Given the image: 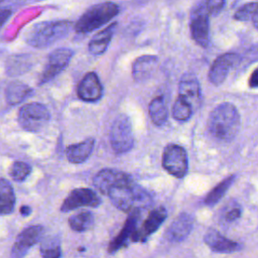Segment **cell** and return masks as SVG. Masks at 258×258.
I'll return each instance as SVG.
<instances>
[{"mask_svg": "<svg viewBox=\"0 0 258 258\" xmlns=\"http://www.w3.org/2000/svg\"><path fill=\"white\" fill-rule=\"evenodd\" d=\"M240 128V114L232 103L218 105L210 114L208 129L214 139L219 142H230Z\"/></svg>", "mask_w": 258, "mask_h": 258, "instance_id": "1", "label": "cell"}, {"mask_svg": "<svg viewBox=\"0 0 258 258\" xmlns=\"http://www.w3.org/2000/svg\"><path fill=\"white\" fill-rule=\"evenodd\" d=\"M108 197L117 209L128 213L149 208L153 203L150 194L134 181L114 187Z\"/></svg>", "mask_w": 258, "mask_h": 258, "instance_id": "2", "label": "cell"}, {"mask_svg": "<svg viewBox=\"0 0 258 258\" xmlns=\"http://www.w3.org/2000/svg\"><path fill=\"white\" fill-rule=\"evenodd\" d=\"M72 26L69 20L38 22L27 32L26 42L36 48H45L68 36Z\"/></svg>", "mask_w": 258, "mask_h": 258, "instance_id": "3", "label": "cell"}, {"mask_svg": "<svg viewBox=\"0 0 258 258\" xmlns=\"http://www.w3.org/2000/svg\"><path fill=\"white\" fill-rule=\"evenodd\" d=\"M120 11L113 2H102L91 6L76 22L75 30L80 34H87L113 19Z\"/></svg>", "mask_w": 258, "mask_h": 258, "instance_id": "4", "label": "cell"}, {"mask_svg": "<svg viewBox=\"0 0 258 258\" xmlns=\"http://www.w3.org/2000/svg\"><path fill=\"white\" fill-rule=\"evenodd\" d=\"M110 143L117 154L130 151L134 146V136L129 117L125 114L118 115L110 130Z\"/></svg>", "mask_w": 258, "mask_h": 258, "instance_id": "5", "label": "cell"}, {"mask_svg": "<svg viewBox=\"0 0 258 258\" xmlns=\"http://www.w3.org/2000/svg\"><path fill=\"white\" fill-rule=\"evenodd\" d=\"M50 119L47 108L37 102L23 105L18 112V123L22 129L29 132H38L46 126Z\"/></svg>", "mask_w": 258, "mask_h": 258, "instance_id": "6", "label": "cell"}, {"mask_svg": "<svg viewBox=\"0 0 258 258\" xmlns=\"http://www.w3.org/2000/svg\"><path fill=\"white\" fill-rule=\"evenodd\" d=\"M206 1L197 3L190 12L189 29L191 38L202 47H207L210 42V21Z\"/></svg>", "mask_w": 258, "mask_h": 258, "instance_id": "7", "label": "cell"}, {"mask_svg": "<svg viewBox=\"0 0 258 258\" xmlns=\"http://www.w3.org/2000/svg\"><path fill=\"white\" fill-rule=\"evenodd\" d=\"M162 166L174 177H183L188 169V158L185 149L177 144L166 145L162 154Z\"/></svg>", "mask_w": 258, "mask_h": 258, "instance_id": "8", "label": "cell"}, {"mask_svg": "<svg viewBox=\"0 0 258 258\" xmlns=\"http://www.w3.org/2000/svg\"><path fill=\"white\" fill-rule=\"evenodd\" d=\"M73 53V50L67 47H60L52 50L47 55V60L39 78V85L49 82L61 73L68 67Z\"/></svg>", "mask_w": 258, "mask_h": 258, "instance_id": "9", "label": "cell"}, {"mask_svg": "<svg viewBox=\"0 0 258 258\" xmlns=\"http://www.w3.org/2000/svg\"><path fill=\"white\" fill-rule=\"evenodd\" d=\"M101 202L100 197L93 189L79 187L70 191L60 206V211L67 213L81 207L97 208L101 205Z\"/></svg>", "mask_w": 258, "mask_h": 258, "instance_id": "10", "label": "cell"}, {"mask_svg": "<svg viewBox=\"0 0 258 258\" xmlns=\"http://www.w3.org/2000/svg\"><path fill=\"white\" fill-rule=\"evenodd\" d=\"M133 181L129 174L113 169V168H103L94 177V186L103 195L109 194L111 189L119 185H123Z\"/></svg>", "mask_w": 258, "mask_h": 258, "instance_id": "11", "label": "cell"}, {"mask_svg": "<svg viewBox=\"0 0 258 258\" xmlns=\"http://www.w3.org/2000/svg\"><path fill=\"white\" fill-rule=\"evenodd\" d=\"M178 97L186 102L194 111L202 103V92L198 78L191 73H185L179 80Z\"/></svg>", "mask_w": 258, "mask_h": 258, "instance_id": "12", "label": "cell"}, {"mask_svg": "<svg viewBox=\"0 0 258 258\" xmlns=\"http://www.w3.org/2000/svg\"><path fill=\"white\" fill-rule=\"evenodd\" d=\"M43 227L40 225L29 226L16 238L12 249L11 258H23L31 246L36 244L42 237Z\"/></svg>", "mask_w": 258, "mask_h": 258, "instance_id": "13", "label": "cell"}, {"mask_svg": "<svg viewBox=\"0 0 258 258\" xmlns=\"http://www.w3.org/2000/svg\"><path fill=\"white\" fill-rule=\"evenodd\" d=\"M167 217V212L164 207H158L152 210L143 224L137 228L135 233L133 234L131 240L133 242H144L147 238L156 232L158 228L163 224Z\"/></svg>", "mask_w": 258, "mask_h": 258, "instance_id": "14", "label": "cell"}, {"mask_svg": "<svg viewBox=\"0 0 258 258\" xmlns=\"http://www.w3.org/2000/svg\"><path fill=\"white\" fill-rule=\"evenodd\" d=\"M239 61V55L234 52H227L218 56L210 71L209 80L215 86H220L226 80L229 72L234 68V66Z\"/></svg>", "mask_w": 258, "mask_h": 258, "instance_id": "15", "label": "cell"}, {"mask_svg": "<svg viewBox=\"0 0 258 258\" xmlns=\"http://www.w3.org/2000/svg\"><path fill=\"white\" fill-rule=\"evenodd\" d=\"M78 96L85 102H97L103 96V86L96 73H87L78 87Z\"/></svg>", "mask_w": 258, "mask_h": 258, "instance_id": "16", "label": "cell"}, {"mask_svg": "<svg viewBox=\"0 0 258 258\" xmlns=\"http://www.w3.org/2000/svg\"><path fill=\"white\" fill-rule=\"evenodd\" d=\"M139 218H140V210H135V211H132L131 213H129V216L126 219L122 230L110 242V244L108 246L109 253L113 254L127 244L129 238H132L133 234L137 230L136 227H137Z\"/></svg>", "mask_w": 258, "mask_h": 258, "instance_id": "17", "label": "cell"}, {"mask_svg": "<svg viewBox=\"0 0 258 258\" xmlns=\"http://www.w3.org/2000/svg\"><path fill=\"white\" fill-rule=\"evenodd\" d=\"M194 227V219L187 213L179 214L171 223L166 231V238L171 242H180L184 240Z\"/></svg>", "mask_w": 258, "mask_h": 258, "instance_id": "18", "label": "cell"}, {"mask_svg": "<svg viewBox=\"0 0 258 258\" xmlns=\"http://www.w3.org/2000/svg\"><path fill=\"white\" fill-rule=\"evenodd\" d=\"M204 241L211 250L218 253H232L240 249V245L237 242L226 238L214 229H210L206 233Z\"/></svg>", "mask_w": 258, "mask_h": 258, "instance_id": "19", "label": "cell"}, {"mask_svg": "<svg viewBox=\"0 0 258 258\" xmlns=\"http://www.w3.org/2000/svg\"><path fill=\"white\" fill-rule=\"evenodd\" d=\"M158 63L155 55L146 54L136 58L132 64V77L136 82H144L152 77Z\"/></svg>", "mask_w": 258, "mask_h": 258, "instance_id": "20", "label": "cell"}, {"mask_svg": "<svg viewBox=\"0 0 258 258\" xmlns=\"http://www.w3.org/2000/svg\"><path fill=\"white\" fill-rule=\"evenodd\" d=\"M95 146L94 138H87L82 142L69 145L64 152L68 160L72 163H83L92 154Z\"/></svg>", "mask_w": 258, "mask_h": 258, "instance_id": "21", "label": "cell"}, {"mask_svg": "<svg viewBox=\"0 0 258 258\" xmlns=\"http://www.w3.org/2000/svg\"><path fill=\"white\" fill-rule=\"evenodd\" d=\"M116 27H117V22H113L110 25H108L106 28L96 33L91 38L88 44V48L92 54L100 55L107 50L108 45L110 44L111 39L115 33Z\"/></svg>", "mask_w": 258, "mask_h": 258, "instance_id": "22", "label": "cell"}, {"mask_svg": "<svg viewBox=\"0 0 258 258\" xmlns=\"http://www.w3.org/2000/svg\"><path fill=\"white\" fill-rule=\"evenodd\" d=\"M33 93L32 89L19 81L10 82L5 89V98L8 104L17 105L31 96Z\"/></svg>", "mask_w": 258, "mask_h": 258, "instance_id": "23", "label": "cell"}, {"mask_svg": "<svg viewBox=\"0 0 258 258\" xmlns=\"http://www.w3.org/2000/svg\"><path fill=\"white\" fill-rule=\"evenodd\" d=\"M149 117L153 124L156 126H162L165 124L168 118V110L165 104V101L162 97L158 96L154 98L148 107Z\"/></svg>", "mask_w": 258, "mask_h": 258, "instance_id": "24", "label": "cell"}, {"mask_svg": "<svg viewBox=\"0 0 258 258\" xmlns=\"http://www.w3.org/2000/svg\"><path fill=\"white\" fill-rule=\"evenodd\" d=\"M0 210L2 215H9L13 212L15 206V195L12 185L4 177L0 181Z\"/></svg>", "mask_w": 258, "mask_h": 258, "instance_id": "25", "label": "cell"}, {"mask_svg": "<svg viewBox=\"0 0 258 258\" xmlns=\"http://www.w3.org/2000/svg\"><path fill=\"white\" fill-rule=\"evenodd\" d=\"M235 175L232 174L228 177H226L225 179H223L221 182H219L205 198V204L207 206H214L216 205L218 202H220V200L225 196V194L227 192V190L231 187V185L233 184V182L235 181Z\"/></svg>", "mask_w": 258, "mask_h": 258, "instance_id": "26", "label": "cell"}, {"mask_svg": "<svg viewBox=\"0 0 258 258\" xmlns=\"http://www.w3.org/2000/svg\"><path fill=\"white\" fill-rule=\"evenodd\" d=\"M94 224V215L89 211L80 212L69 219V225L76 232H85Z\"/></svg>", "mask_w": 258, "mask_h": 258, "instance_id": "27", "label": "cell"}, {"mask_svg": "<svg viewBox=\"0 0 258 258\" xmlns=\"http://www.w3.org/2000/svg\"><path fill=\"white\" fill-rule=\"evenodd\" d=\"M39 250L42 258H60L61 249L59 238L51 236L43 239Z\"/></svg>", "mask_w": 258, "mask_h": 258, "instance_id": "28", "label": "cell"}, {"mask_svg": "<svg viewBox=\"0 0 258 258\" xmlns=\"http://www.w3.org/2000/svg\"><path fill=\"white\" fill-rule=\"evenodd\" d=\"M30 63L31 62L29 61L28 57L25 55H16L14 57H11L9 61L7 60L6 64L7 75L15 76L23 74L30 68Z\"/></svg>", "mask_w": 258, "mask_h": 258, "instance_id": "29", "label": "cell"}, {"mask_svg": "<svg viewBox=\"0 0 258 258\" xmlns=\"http://www.w3.org/2000/svg\"><path fill=\"white\" fill-rule=\"evenodd\" d=\"M192 113L194 109L186 102L177 97L171 109L173 119L177 121H187L191 117Z\"/></svg>", "mask_w": 258, "mask_h": 258, "instance_id": "30", "label": "cell"}, {"mask_svg": "<svg viewBox=\"0 0 258 258\" xmlns=\"http://www.w3.org/2000/svg\"><path fill=\"white\" fill-rule=\"evenodd\" d=\"M31 172V167L29 164L23 161H14L9 168L10 177L18 182H21L27 178Z\"/></svg>", "mask_w": 258, "mask_h": 258, "instance_id": "31", "label": "cell"}, {"mask_svg": "<svg viewBox=\"0 0 258 258\" xmlns=\"http://www.w3.org/2000/svg\"><path fill=\"white\" fill-rule=\"evenodd\" d=\"M258 7V2H249L237 9L234 14V19L238 21H249L252 19V16Z\"/></svg>", "mask_w": 258, "mask_h": 258, "instance_id": "32", "label": "cell"}, {"mask_svg": "<svg viewBox=\"0 0 258 258\" xmlns=\"http://www.w3.org/2000/svg\"><path fill=\"white\" fill-rule=\"evenodd\" d=\"M242 209L238 204H231L224 213V219L227 222H234L241 217Z\"/></svg>", "mask_w": 258, "mask_h": 258, "instance_id": "33", "label": "cell"}, {"mask_svg": "<svg viewBox=\"0 0 258 258\" xmlns=\"http://www.w3.org/2000/svg\"><path fill=\"white\" fill-rule=\"evenodd\" d=\"M226 2L222 0L206 1V6L210 15H218L224 8Z\"/></svg>", "mask_w": 258, "mask_h": 258, "instance_id": "34", "label": "cell"}, {"mask_svg": "<svg viewBox=\"0 0 258 258\" xmlns=\"http://www.w3.org/2000/svg\"><path fill=\"white\" fill-rule=\"evenodd\" d=\"M249 87L252 89L258 88V67L255 70H253L249 78Z\"/></svg>", "mask_w": 258, "mask_h": 258, "instance_id": "35", "label": "cell"}, {"mask_svg": "<svg viewBox=\"0 0 258 258\" xmlns=\"http://www.w3.org/2000/svg\"><path fill=\"white\" fill-rule=\"evenodd\" d=\"M19 211H20V214L23 217H28L31 214V212H32V210H31V208L29 206H22Z\"/></svg>", "mask_w": 258, "mask_h": 258, "instance_id": "36", "label": "cell"}, {"mask_svg": "<svg viewBox=\"0 0 258 258\" xmlns=\"http://www.w3.org/2000/svg\"><path fill=\"white\" fill-rule=\"evenodd\" d=\"M251 20H252V22H253L254 27H255L256 29H258V7L256 8V10H255V12H254V14H253Z\"/></svg>", "mask_w": 258, "mask_h": 258, "instance_id": "37", "label": "cell"}]
</instances>
